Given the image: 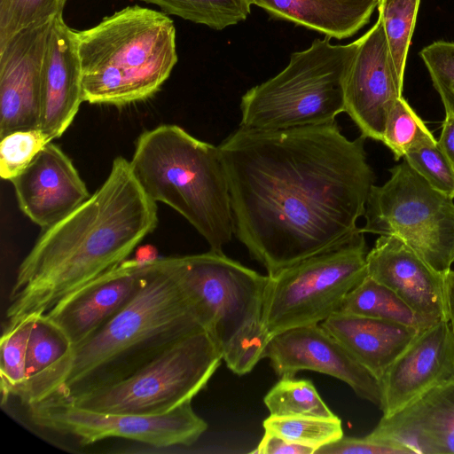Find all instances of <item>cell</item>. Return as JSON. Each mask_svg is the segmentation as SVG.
Wrapping results in <instances>:
<instances>
[{
	"label": "cell",
	"instance_id": "1",
	"mask_svg": "<svg viewBox=\"0 0 454 454\" xmlns=\"http://www.w3.org/2000/svg\"><path fill=\"white\" fill-rule=\"evenodd\" d=\"M362 136L337 122L264 130L240 127L218 146L235 237L269 276L359 229L375 175Z\"/></svg>",
	"mask_w": 454,
	"mask_h": 454
},
{
	"label": "cell",
	"instance_id": "2",
	"mask_svg": "<svg viewBox=\"0 0 454 454\" xmlns=\"http://www.w3.org/2000/svg\"><path fill=\"white\" fill-rule=\"evenodd\" d=\"M157 224L156 202L139 184L130 161L116 157L97 191L44 229L20 264L4 327L45 315L121 264Z\"/></svg>",
	"mask_w": 454,
	"mask_h": 454
},
{
	"label": "cell",
	"instance_id": "3",
	"mask_svg": "<svg viewBox=\"0 0 454 454\" xmlns=\"http://www.w3.org/2000/svg\"><path fill=\"white\" fill-rule=\"evenodd\" d=\"M201 329L194 302L164 259H151L134 297L98 330L72 346L31 403L117 382L176 340Z\"/></svg>",
	"mask_w": 454,
	"mask_h": 454
},
{
	"label": "cell",
	"instance_id": "4",
	"mask_svg": "<svg viewBox=\"0 0 454 454\" xmlns=\"http://www.w3.org/2000/svg\"><path fill=\"white\" fill-rule=\"evenodd\" d=\"M82 100L123 106L153 97L177 62L176 28L165 13L138 4L76 31Z\"/></svg>",
	"mask_w": 454,
	"mask_h": 454
},
{
	"label": "cell",
	"instance_id": "5",
	"mask_svg": "<svg viewBox=\"0 0 454 454\" xmlns=\"http://www.w3.org/2000/svg\"><path fill=\"white\" fill-rule=\"evenodd\" d=\"M129 161L151 200L179 213L210 250L223 252L234 230L218 146L194 137L178 125L161 124L140 134Z\"/></svg>",
	"mask_w": 454,
	"mask_h": 454
},
{
	"label": "cell",
	"instance_id": "6",
	"mask_svg": "<svg viewBox=\"0 0 454 454\" xmlns=\"http://www.w3.org/2000/svg\"><path fill=\"white\" fill-rule=\"evenodd\" d=\"M163 259L194 302L227 367L239 376L250 372L270 341L263 324L269 276L212 250Z\"/></svg>",
	"mask_w": 454,
	"mask_h": 454
},
{
	"label": "cell",
	"instance_id": "7",
	"mask_svg": "<svg viewBox=\"0 0 454 454\" xmlns=\"http://www.w3.org/2000/svg\"><path fill=\"white\" fill-rule=\"evenodd\" d=\"M325 35L292 53L277 75L241 98L240 127L276 130L327 124L345 112L344 84L358 41L333 44Z\"/></svg>",
	"mask_w": 454,
	"mask_h": 454
},
{
	"label": "cell",
	"instance_id": "8",
	"mask_svg": "<svg viewBox=\"0 0 454 454\" xmlns=\"http://www.w3.org/2000/svg\"><path fill=\"white\" fill-rule=\"evenodd\" d=\"M223 361L208 333L176 340L126 378L98 388L55 398L85 410L159 415L192 402Z\"/></svg>",
	"mask_w": 454,
	"mask_h": 454
},
{
	"label": "cell",
	"instance_id": "9",
	"mask_svg": "<svg viewBox=\"0 0 454 454\" xmlns=\"http://www.w3.org/2000/svg\"><path fill=\"white\" fill-rule=\"evenodd\" d=\"M367 253L359 228L335 246L268 275L263 324L270 340L339 312L346 296L368 275Z\"/></svg>",
	"mask_w": 454,
	"mask_h": 454
},
{
	"label": "cell",
	"instance_id": "10",
	"mask_svg": "<svg viewBox=\"0 0 454 454\" xmlns=\"http://www.w3.org/2000/svg\"><path fill=\"white\" fill-rule=\"evenodd\" d=\"M372 185L361 230L401 239L436 271L454 263V200L434 189L403 160Z\"/></svg>",
	"mask_w": 454,
	"mask_h": 454
},
{
	"label": "cell",
	"instance_id": "11",
	"mask_svg": "<svg viewBox=\"0 0 454 454\" xmlns=\"http://www.w3.org/2000/svg\"><path fill=\"white\" fill-rule=\"evenodd\" d=\"M191 403L159 415L94 411L52 398L27 405V409L35 426L75 437L83 445L116 437L165 448L191 445L207 429Z\"/></svg>",
	"mask_w": 454,
	"mask_h": 454
},
{
	"label": "cell",
	"instance_id": "12",
	"mask_svg": "<svg viewBox=\"0 0 454 454\" xmlns=\"http://www.w3.org/2000/svg\"><path fill=\"white\" fill-rule=\"evenodd\" d=\"M357 41L345 79V113L362 137L382 142L388 112L402 97L403 80L395 68L380 18Z\"/></svg>",
	"mask_w": 454,
	"mask_h": 454
},
{
	"label": "cell",
	"instance_id": "13",
	"mask_svg": "<svg viewBox=\"0 0 454 454\" xmlns=\"http://www.w3.org/2000/svg\"><path fill=\"white\" fill-rule=\"evenodd\" d=\"M263 358L279 378L301 371L327 374L347 383L357 396L380 407V380L361 365L321 324L288 329L272 336Z\"/></svg>",
	"mask_w": 454,
	"mask_h": 454
},
{
	"label": "cell",
	"instance_id": "14",
	"mask_svg": "<svg viewBox=\"0 0 454 454\" xmlns=\"http://www.w3.org/2000/svg\"><path fill=\"white\" fill-rule=\"evenodd\" d=\"M52 20L23 29L0 46V138L40 129L42 66Z\"/></svg>",
	"mask_w": 454,
	"mask_h": 454
},
{
	"label": "cell",
	"instance_id": "15",
	"mask_svg": "<svg viewBox=\"0 0 454 454\" xmlns=\"http://www.w3.org/2000/svg\"><path fill=\"white\" fill-rule=\"evenodd\" d=\"M454 380V337L447 319L421 330L380 379L383 416Z\"/></svg>",
	"mask_w": 454,
	"mask_h": 454
},
{
	"label": "cell",
	"instance_id": "16",
	"mask_svg": "<svg viewBox=\"0 0 454 454\" xmlns=\"http://www.w3.org/2000/svg\"><path fill=\"white\" fill-rule=\"evenodd\" d=\"M10 182L20 210L43 230L90 196L72 160L52 142Z\"/></svg>",
	"mask_w": 454,
	"mask_h": 454
},
{
	"label": "cell",
	"instance_id": "17",
	"mask_svg": "<svg viewBox=\"0 0 454 454\" xmlns=\"http://www.w3.org/2000/svg\"><path fill=\"white\" fill-rule=\"evenodd\" d=\"M150 260L124 261L57 303L44 316L61 330L72 346L82 342L134 297Z\"/></svg>",
	"mask_w": 454,
	"mask_h": 454
},
{
	"label": "cell",
	"instance_id": "18",
	"mask_svg": "<svg viewBox=\"0 0 454 454\" xmlns=\"http://www.w3.org/2000/svg\"><path fill=\"white\" fill-rule=\"evenodd\" d=\"M367 274L394 291L416 313L447 319L445 275L393 235H380L366 255Z\"/></svg>",
	"mask_w": 454,
	"mask_h": 454
},
{
	"label": "cell",
	"instance_id": "19",
	"mask_svg": "<svg viewBox=\"0 0 454 454\" xmlns=\"http://www.w3.org/2000/svg\"><path fill=\"white\" fill-rule=\"evenodd\" d=\"M82 102L76 31L60 13L51 24L41 74L40 129L50 141L66 132Z\"/></svg>",
	"mask_w": 454,
	"mask_h": 454
},
{
	"label": "cell",
	"instance_id": "20",
	"mask_svg": "<svg viewBox=\"0 0 454 454\" xmlns=\"http://www.w3.org/2000/svg\"><path fill=\"white\" fill-rule=\"evenodd\" d=\"M368 435L399 444L411 454H454V380L382 416Z\"/></svg>",
	"mask_w": 454,
	"mask_h": 454
},
{
	"label": "cell",
	"instance_id": "21",
	"mask_svg": "<svg viewBox=\"0 0 454 454\" xmlns=\"http://www.w3.org/2000/svg\"><path fill=\"white\" fill-rule=\"evenodd\" d=\"M321 325L379 380L419 330L391 321L337 312Z\"/></svg>",
	"mask_w": 454,
	"mask_h": 454
},
{
	"label": "cell",
	"instance_id": "22",
	"mask_svg": "<svg viewBox=\"0 0 454 454\" xmlns=\"http://www.w3.org/2000/svg\"><path fill=\"white\" fill-rule=\"evenodd\" d=\"M274 19L285 20L335 39L365 26L379 0H247Z\"/></svg>",
	"mask_w": 454,
	"mask_h": 454
},
{
	"label": "cell",
	"instance_id": "23",
	"mask_svg": "<svg viewBox=\"0 0 454 454\" xmlns=\"http://www.w3.org/2000/svg\"><path fill=\"white\" fill-rule=\"evenodd\" d=\"M339 312L399 323L419 331L438 322L416 313L394 291L368 275L346 296Z\"/></svg>",
	"mask_w": 454,
	"mask_h": 454
},
{
	"label": "cell",
	"instance_id": "24",
	"mask_svg": "<svg viewBox=\"0 0 454 454\" xmlns=\"http://www.w3.org/2000/svg\"><path fill=\"white\" fill-rule=\"evenodd\" d=\"M72 343L44 315L35 318L27 349L25 390L19 398L28 404L57 364L70 351Z\"/></svg>",
	"mask_w": 454,
	"mask_h": 454
},
{
	"label": "cell",
	"instance_id": "25",
	"mask_svg": "<svg viewBox=\"0 0 454 454\" xmlns=\"http://www.w3.org/2000/svg\"><path fill=\"white\" fill-rule=\"evenodd\" d=\"M166 13L222 30L245 20L250 13L247 0H140Z\"/></svg>",
	"mask_w": 454,
	"mask_h": 454
},
{
	"label": "cell",
	"instance_id": "26",
	"mask_svg": "<svg viewBox=\"0 0 454 454\" xmlns=\"http://www.w3.org/2000/svg\"><path fill=\"white\" fill-rule=\"evenodd\" d=\"M263 401L270 414L274 416L337 418L309 380L280 378L266 394Z\"/></svg>",
	"mask_w": 454,
	"mask_h": 454
},
{
	"label": "cell",
	"instance_id": "27",
	"mask_svg": "<svg viewBox=\"0 0 454 454\" xmlns=\"http://www.w3.org/2000/svg\"><path fill=\"white\" fill-rule=\"evenodd\" d=\"M35 318L28 317L3 328L0 341L2 403L12 396L20 398L25 390L27 342Z\"/></svg>",
	"mask_w": 454,
	"mask_h": 454
},
{
	"label": "cell",
	"instance_id": "28",
	"mask_svg": "<svg viewBox=\"0 0 454 454\" xmlns=\"http://www.w3.org/2000/svg\"><path fill=\"white\" fill-rule=\"evenodd\" d=\"M419 3L420 0H379L377 6L395 68L403 80Z\"/></svg>",
	"mask_w": 454,
	"mask_h": 454
},
{
	"label": "cell",
	"instance_id": "29",
	"mask_svg": "<svg viewBox=\"0 0 454 454\" xmlns=\"http://www.w3.org/2000/svg\"><path fill=\"white\" fill-rule=\"evenodd\" d=\"M262 425L264 430L273 432L290 442L312 447L315 451L344 435L341 421L338 417L327 419L270 415Z\"/></svg>",
	"mask_w": 454,
	"mask_h": 454
},
{
	"label": "cell",
	"instance_id": "30",
	"mask_svg": "<svg viewBox=\"0 0 454 454\" xmlns=\"http://www.w3.org/2000/svg\"><path fill=\"white\" fill-rule=\"evenodd\" d=\"M434 141L433 133L406 99L403 97L397 98L388 112L382 139L395 160Z\"/></svg>",
	"mask_w": 454,
	"mask_h": 454
},
{
	"label": "cell",
	"instance_id": "31",
	"mask_svg": "<svg viewBox=\"0 0 454 454\" xmlns=\"http://www.w3.org/2000/svg\"><path fill=\"white\" fill-rule=\"evenodd\" d=\"M67 0H0V46L33 25L63 13Z\"/></svg>",
	"mask_w": 454,
	"mask_h": 454
},
{
	"label": "cell",
	"instance_id": "32",
	"mask_svg": "<svg viewBox=\"0 0 454 454\" xmlns=\"http://www.w3.org/2000/svg\"><path fill=\"white\" fill-rule=\"evenodd\" d=\"M51 141L39 129L18 130L1 138L0 176L11 181L23 172Z\"/></svg>",
	"mask_w": 454,
	"mask_h": 454
},
{
	"label": "cell",
	"instance_id": "33",
	"mask_svg": "<svg viewBox=\"0 0 454 454\" xmlns=\"http://www.w3.org/2000/svg\"><path fill=\"white\" fill-rule=\"evenodd\" d=\"M403 160L434 189L454 200V169L437 140L408 153Z\"/></svg>",
	"mask_w": 454,
	"mask_h": 454
},
{
	"label": "cell",
	"instance_id": "34",
	"mask_svg": "<svg viewBox=\"0 0 454 454\" xmlns=\"http://www.w3.org/2000/svg\"><path fill=\"white\" fill-rule=\"evenodd\" d=\"M419 55L441 97L445 114H454V43L435 41L424 47Z\"/></svg>",
	"mask_w": 454,
	"mask_h": 454
},
{
	"label": "cell",
	"instance_id": "35",
	"mask_svg": "<svg viewBox=\"0 0 454 454\" xmlns=\"http://www.w3.org/2000/svg\"><path fill=\"white\" fill-rule=\"evenodd\" d=\"M315 454H411L406 448L370 437L343 435L339 440L320 447Z\"/></svg>",
	"mask_w": 454,
	"mask_h": 454
},
{
	"label": "cell",
	"instance_id": "36",
	"mask_svg": "<svg viewBox=\"0 0 454 454\" xmlns=\"http://www.w3.org/2000/svg\"><path fill=\"white\" fill-rule=\"evenodd\" d=\"M252 453L258 454H314L315 449L290 442L273 432L264 430V434Z\"/></svg>",
	"mask_w": 454,
	"mask_h": 454
},
{
	"label": "cell",
	"instance_id": "37",
	"mask_svg": "<svg viewBox=\"0 0 454 454\" xmlns=\"http://www.w3.org/2000/svg\"><path fill=\"white\" fill-rule=\"evenodd\" d=\"M437 143L454 169V114H445Z\"/></svg>",
	"mask_w": 454,
	"mask_h": 454
},
{
	"label": "cell",
	"instance_id": "38",
	"mask_svg": "<svg viewBox=\"0 0 454 454\" xmlns=\"http://www.w3.org/2000/svg\"><path fill=\"white\" fill-rule=\"evenodd\" d=\"M445 304L447 320L454 337V270L445 275Z\"/></svg>",
	"mask_w": 454,
	"mask_h": 454
}]
</instances>
